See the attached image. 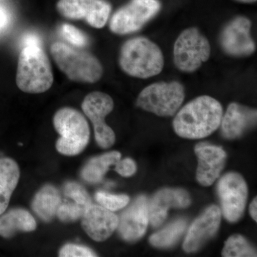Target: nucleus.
<instances>
[{"label": "nucleus", "instance_id": "f257e3e1", "mask_svg": "<svg viewBox=\"0 0 257 257\" xmlns=\"http://www.w3.org/2000/svg\"><path fill=\"white\" fill-rule=\"evenodd\" d=\"M223 108L210 96H198L176 114L173 128L182 138L199 140L207 138L220 126Z\"/></svg>", "mask_w": 257, "mask_h": 257}, {"label": "nucleus", "instance_id": "f03ea898", "mask_svg": "<svg viewBox=\"0 0 257 257\" xmlns=\"http://www.w3.org/2000/svg\"><path fill=\"white\" fill-rule=\"evenodd\" d=\"M119 63L123 72L131 77L148 79L163 70L165 59L160 47L145 37L130 39L120 50Z\"/></svg>", "mask_w": 257, "mask_h": 257}, {"label": "nucleus", "instance_id": "7ed1b4c3", "mask_svg": "<svg viewBox=\"0 0 257 257\" xmlns=\"http://www.w3.org/2000/svg\"><path fill=\"white\" fill-rule=\"evenodd\" d=\"M54 77L50 60L41 47H23L19 57L17 85L20 90L39 94L49 90Z\"/></svg>", "mask_w": 257, "mask_h": 257}, {"label": "nucleus", "instance_id": "20e7f679", "mask_svg": "<svg viewBox=\"0 0 257 257\" xmlns=\"http://www.w3.org/2000/svg\"><path fill=\"white\" fill-rule=\"evenodd\" d=\"M50 52L57 67L74 82L95 83L103 75L101 62L87 52L79 51L62 42H55Z\"/></svg>", "mask_w": 257, "mask_h": 257}, {"label": "nucleus", "instance_id": "39448f33", "mask_svg": "<svg viewBox=\"0 0 257 257\" xmlns=\"http://www.w3.org/2000/svg\"><path fill=\"white\" fill-rule=\"evenodd\" d=\"M53 124L60 135L56 143L59 153L73 157L84 151L89 142L90 130L82 113L73 108H62L55 113Z\"/></svg>", "mask_w": 257, "mask_h": 257}, {"label": "nucleus", "instance_id": "423d86ee", "mask_svg": "<svg viewBox=\"0 0 257 257\" xmlns=\"http://www.w3.org/2000/svg\"><path fill=\"white\" fill-rule=\"evenodd\" d=\"M185 98V89L180 82H155L139 94L137 105L160 116H172L179 110Z\"/></svg>", "mask_w": 257, "mask_h": 257}, {"label": "nucleus", "instance_id": "0eeeda50", "mask_svg": "<svg viewBox=\"0 0 257 257\" xmlns=\"http://www.w3.org/2000/svg\"><path fill=\"white\" fill-rule=\"evenodd\" d=\"M211 45L207 37L197 28L184 30L174 45V63L185 73H193L209 60Z\"/></svg>", "mask_w": 257, "mask_h": 257}, {"label": "nucleus", "instance_id": "6e6552de", "mask_svg": "<svg viewBox=\"0 0 257 257\" xmlns=\"http://www.w3.org/2000/svg\"><path fill=\"white\" fill-rule=\"evenodd\" d=\"M161 9L158 0H130L111 16L109 29L116 35L135 33L155 18Z\"/></svg>", "mask_w": 257, "mask_h": 257}, {"label": "nucleus", "instance_id": "1a4fd4ad", "mask_svg": "<svg viewBox=\"0 0 257 257\" xmlns=\"http://www.w3.org/2000/svg\"><path fill=\"white\" fill-rule=\"evenodd\" d=\"M84 114L94 126V138L101 148H110L116 138L112 128L105 122V117L114 109V101L109 94L101 92L89 93L82 104Z\"/></svg>", "mask_w": 257, "mask_h": 257}, {"label": "nucleus", "instance_id": "9d476101", "mask_svg": "<svg viewBox=\"0 0 257 257\" xmlns=\"http://www.w3.org/2000/svg\"><path fill=\"white\" fill-rule=\"evenodd\" d=\"M251 22L244 16H237L228 22L219 35L221 50L230 57H246L253 55L256 45L251 36Z\"/></svg>", "mask_w": 257, "mask_h": 257}, {"label": "nucleus", "instance_id": "9b49d317", "mask_svg": "<svg viewBox=\"0 0 257 257\" xmlns=\"http://www.w3.org/2000/svg\"><path fill=\"white\" fill-rule=\"evenodd\" d=\"M217 193L225 219L236 222L242 216L248 197L246 182L239 174L230 172L217 184Z\"/></svg>", "mask_w": 257, "mask_h": 257}, {"label": "nucleus", "instance_id": "f8f14e48", "mask_svg": "<svg viewBox=\"0 0 257 257\" xmlns=\"http://www.w3.org/2000/svg\"><path fill=\"white\" fill-rule=\"evenodd\" d=\"M57 10L64 18L83 20L93 28L100 29L109 20L111 5L106 0H59Z\"/></svg>", "mask_w": 257, "mask_h": 257}, {"label": "nucleus", "instance_id": "ddd939ff", "mask_svg": "<svg viewBox=\"0 0 257 257\" xmlns=\"http://www.w3.org/2000/svg\"><path fill=\"white\" fill-rule=\"evenodd\" d=\"M221 211L216 205H211L192 223L183 243L184 251H197L217 232L221 223Z\"/></svg>", "mask_w": 257, "mask_h": 257}, {"label": "nucleus", "instance_id": "4468645a", "mask_svg": "<svg viewBox=\"0 0 257 257\" xmlns=\"http://www.w3.org/2000/svg\"><path fill=\"white\" fill-rule=\"evenodd\" d=\"M194 152L198 159V182L204 187H209L219 178L224 170L226 152L221 147L204 143L197 144Z\"/></svg>", "mask_w": 257, "mask_h": 257}, {"label": "nucleus", "instance_id": "2eb2a0df", "mask_svg": "<svg viewBox=\"0 0 257 257\" xmlns=\"http://www.w3.org/2000/svg\"><path fill=\"white\" fill-rule=\"evenodd\" d=\"M149 222V202L140 196L120 216L118 231L123 239L133 242L143 237Z\"/></svg>", "mask_w": 257, "mask_h": 257}, {"label": "nucleus", "instance_id": "dca6fc26", "mask_svg": "<svg viewBox=\"0 0 257 257\" xmlns=\"http://www.w3.org/2000/svg\"><path fill=\"white\" fill-rule=\"evenodd\" d=\"M82 228L94 241H104L117 229L119 217L100 205L91 204L82 217Z\"/></svg>", "mask_w": 257, "mask_h": 257}, {"label": "nucleus", "instance_id": "f3484780", "mask_svg": "<svg viewBox=\"0 0 257 257\" xmlns=\"http://www.w3.org/2000/svg\"><path fill=\"white\" fill-rule=\"evenodd\" d=\"M191 204L187 191L182 189H164L159 191L149 202V219L154 227L165 221L170 208H186Z\"/></svg>", "mask_w": 257, "mask_h": 257}, {"label": "nucleus", "instance_id": "a211bd4d", "mask_svg": "<svg viewBox=\"0 0 257 257\" xmlns=\"http://www.w3.org/2000/svg\"><path fill=\"white\" fill-rule=\"evenodd\" d=\"M256 109L239 103H231L221 119V134L228 140L239 138L256 126Z\"/></svg>", "mask_w": 257, "mask_h": 257}, {"label": "nucleus", "instance_id": "6ab92c4d", "mask_svg": "<svg viewBox=\"0 0 257 257\" xmlns=\"http://www.w3.org/2000/svg\"><path fill=\"white\" fill-rule=\"evenodd\" d=\"M36 229L35 218L26 209L15 208L0 215V236L5 239L18 232H31Z\"/></svg>", "mask_w": 257, "mask_h": 257}, {"label": "nucleus", "instance_id": "aec40b11", "mask_svg": "<svg viewBox=\"0 0 257 257\" xmlns=\"http://www.w3.org/2000/svg\"><path fill=\"white\" fill-rule=\"evenodd\" d=\"M20 177V167L13 159H0V215L8 209Z\"/></svg>", "mask_w": 257, "mask_h": 257}, {"label": "nucleus", "instance_id": "412c9836", "mask_svg": "<svg viewBox=\"0 0 257 257\" xmlns=\"http://www.w3.org/2000/svg\"><path fill=\"white\" fill-rule=\"evenodd\" d=\"M62 197L58 189L54 186L42 187L34 197L32 207L34 212L45 222H50L57 214Z\"/></svg>", "mask_w": 257, "mask_h": 257}, {"label": "nucleus", "instance_id": "4be33fe9", "mask_svg": "<svg viewBox=\"0 0 257 257\" xmlns=\"http://www.w3.org/2000/svg\"><path fill=\"white\" fill-rule=\"evenodd\" d=\"M121 156L119 152L113 151L91 159L83 167L81 177L88 183H99L109 167L121 160Z\"/></svg>", "mask_w": 257, "mask_h": 257}, {"label": "nucleus", "instance_id": "5701e85b", "mask_svg": "<svg viewBox=\"0 0 257 257\" xmlns=\"http://www.w3.org/2000/svg\"><path fill=\"white\" fill-rule=\"evenodd\" d=\"M187 223L183 219L172 223L165 229L159 232L152 235L150 238V242L152 246L158 248H167L177 242L181 237L186 228Z\"/></svg>", "mask_w": 257, "mask_h": 257}, {"label": "nucleus", "instance_id": "b1692460", "mask_svg": "<svg viewBox=\"0 0 257 257\" xmlns=\"http://www.w3.org/2000/svg\"><path fill=\"white\" fill-rule=\"evenodd\" d=\"M222 256L224 257L256 256V251L242 236H230L225 242Z\"/></svg>", "mask_w": 257, "mask_h": 257}, {"label": "nucleus", "instance_id": "393cba45", "mask_svg": "<svg viewBox=\"0 0 257 257\" xmlns=\"http://www.w3.org/2000/svg\"><path fill=\"white\" fill-rule=\"evenodd\" d=\"M63 193L64 197L78 204L86 210L92 204V199L87 190L77 182H67L64 186Z\"/></svg>", "mask_w": 257, "mask_h": 257}, {"label": "nucleus", "instance_id": "a878e982", "mask_svg": "<svg viewBox=\"0 0 257 257\" xmlns=\"http://www.w3.org/2000/svg\"><path fill=\"white\" fill-rule=\"evenodd\" d=\"M95 200L99 205L108 210L115 211L123 209L130 202V197L125 194H111L104 192H97Z\"/></svg>", "mask_w": 257, "mask_h": 257}, {"label": "nucleus", "instance_id": "bb28decb", "mask_svg": "<svg viewBox=\"0 0 257 257\" xmlns=\"http://www.w3.org/2000/svg\"><path fill=\"white\" fill-rule=\"evenodd\" d=\"M86 209L74 202L69 200H61L57 209V214L59 219L63 222H73L82 219Z\"/></svg>", "mask_w": 257, "mask_h": 257}, {"label": "nucleus", "instance_id": "cd10ccee", "mask_svg": "<svg viewBox=\"0 0 257 257\" xmlns=\"http://www.w3.org/2000/svg\"><path fill=\"white\" fill-rule=\"evenodd\" d=\"M60 32L64 38L74 46L84 47L89 45L87 35L73 25L63 24L61 27Z\"/></svg>", "mask_w": 257, "mask_h": 257}, {"label": "nucleus", "instance_id": "c85d7f7f", "mask_svg": "<svg viewBox=\"0 0 257 257\" xmlns=\"http://www.w3.org/2000/svg\"><path fill=\"white\" fill-rule=\"evenodd\" d=\"M61 257H92L96 256L94 251L87 246L75 243H67L64 245L59 252Z\"/></svg>", "mask_w": 257, "mask_h": 257}, {"label": "nucleus", "instance_id": "c756f323", "mask_svg": "<svg viewBox=\"0 0 257 257\" xmlns=\"http://www.w3.org/2000/svg\"><path fill=\"white\" fill-rule=\"evenodd\" d=\"M116 172L122 177H131L135 175L137 171V165L135 161L130 158L120 160L116 164Z\"/></svg>", "mask_w": 257, "mask_h": 257}, {"label": "nucleus", "instance_id": "7c9ffc66", "mask_svg": "<svg viewBox=\"0 0 257 257\" xmlns=\"http://www.w3.org/2000/svg\"><path fill=\"white\" fill-rule=\"evenodd\" d=\"M12 23L10 12L3 5H0V34L6 31Z\"/></svg>", "mask_w": 257, "mask_h": 257}, {"label": "nucleus", "instance_id": "2f4dec72", "mask_svg": "<svg viewBox=\"0 0 257 257\" xmlns=\"http://www.w3.org/2000/svg\"><path fill=\"white\" fill-rule=\"evenodd\" d=\"M23 47L28 46H36L41 47L42 40L40 37L35 34L30 33L25 35L23 39Z\"/></svg>", "mask_w": 257, "mask_h": 257}, {"label": "nucleus", "instance_id": "473e14b6", "mask_svg": "<svg viewBox=\"0 0 257 257\" xmlns=\"http://www.w3.org/2000/svg\"><path fill=\"white\" fill-rule=\"evenodd\" d=\"M257 199L256 198H254L252 202L251 203L249 206V212L250 214H251V217L255 221H257V215H256V211H257Z\"/></svg>", "mask_w": 257, "mask_h": 257}, {"label": "nucleus", "instance_id": "72a5a7b5", "mask_svg": "<svg viewBox=\"0 0 257 257\" xmlns=\"http://www.w3.org/2000/svg\"><path fill=\"white\" fill-rule=\"evenodd\" d=\"M238 3H244V4H252L256 3V0H235Z\"/></svg>", "mask_w": 257, "mask_h": 257}]
</instances>
